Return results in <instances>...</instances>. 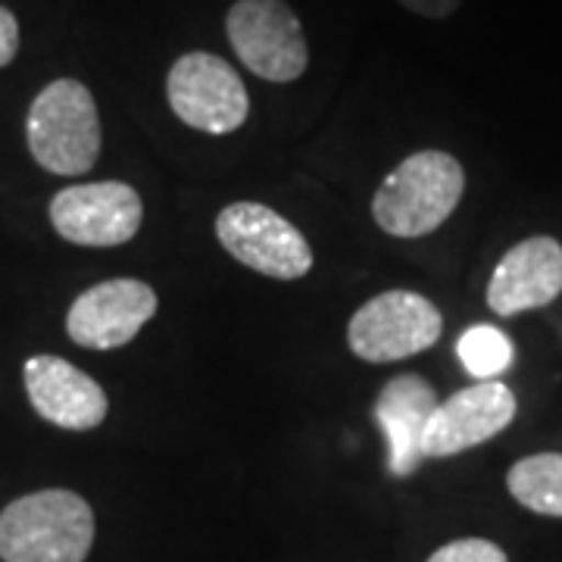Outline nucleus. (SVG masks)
Masks as SVG:
<instances>
[{
  "instance_id": "1",
  "label": "nucleus",
  "mask_w": 562,
  "mask_h": 562,
  "mask_svg": "<svg viewBox=\"0 0 562 562\" xmlns=\"http://www.w3.org/2000/svg\"><path fill=\"white\" fill-rule=\"evenodd\" d=\"M465 191V172L453 154L419 150L387 172L372 198V220L391 238H425L450 220Z\"/></svg>"
},
{
  "instance_id": "2",
  "label": "nucleus",
  "mask_w": 562,
  "mask_h": 562,
  "mask_svg": "<svg viewBox=\"0 0 562 562\" xmlns=\"http://www.w3.org/2000/svg\"><path fill=\"white\" fill-rule=\"evenodd\" d=\"M94 543V513L72 491H38L0 513L3 562H85Z\"/></svg>"
},
{
  "instance_id": "3",
  "label": "nucleus",
  "mask_w": 562,
  "mask_h": 562,
  "mask_svg": "<svg viewBox=\"0 0 562 562\" xmlns=\"http://www.w3.org/2000/svg\"><path fill=\"white\" fill-rule=\"evenodd\" d=\"M29 150L54 176H81L101 157V113L79 79L50 81L29 106Z\"/></svg>"
},
{
  "instance_id": "4",
  "label": "nucleus",
  "mask_w": 562,
  "mask_h": 562,
  "mask_svg": "<svg viewBox=\"0 0 562 562\" xmlns=\"http://www.w3.org/2000/svg\"><path fill=\"white\" fill-rule=\"evenodd\" d=\"M225 35L238 60L266 81H297L310 66L303 25L284 0H238L225 16Z\"/></svg>"
},
{
  "instance_id": "5",
  "label": "nucleus",
  "mask_w": 562,
  "mask_h": 562,
  "mask_svg": "<svg viewBox=\"0 0 562 562\" xmlns=\"http://www.w3.org/2000/svg\"><path fill=\"white\" fill-rule=\"evenodd\" d=\"M216 238L228 257L269 279L297 281L313 269V250L301 228L266 203H228L216 216Z\"/></svg>"
},
{
  "instance_id": "6",
  "label": "nucleus",
  "mask_w": 562,
  "mask_h": 562,
  "mask_svg": "<svg viewBox=\"0 0 562 562\" xmlns=\"http://www.w3.org/2000/svg\"><path fill=\"white\" fill-rule=\"evenodd\" d=\"M166 98L184 125L206 135H232L250 113V98L235 66L206 50H191L172 63Z\"/></svg>"
},
{
  "instance_id": "7",
  "label": "nucleus",
  "mask_w": 562,
  "mask_h": 562,
  "mask_svg": "<svg viewBox=\"0 0 562 562\" xmlns=\"http://www.w3.org/2000/svg\"><path fill=\"white\" fill-rule=\"evenodd\" d=\"M438 306L416 291H384L366 301L347 325L350 350L366 362H397L441 338Z\"/></svg>"
},
{
  "instance_id": "8",
  "label": "nucleus",
  "mask_w": 562,
  "mask_h": 562,
  "mask_svg": "<svg viewBox=\"0 0 562 562\" xmlns=\"http://www.w3.org/2000/svg\"><path fill=\"white\" fill-rule=\"evenodd\" d=\"M144 203L125 181L72 184L50 201V222L63 241L79 247H120L138 235Z\"/></svg>"
},
{
  "instance_id": "9",
  "label": "nucleus",
  "mask_w": 562,
  "mask_h": 562,
  "mask_svg": "<svg viewBox=\"0 0 562 562\" xmlns=\"http://www.w3.org/2000/svg\"><path fill=\"white\" fill-rule=\"evenodd\" d=\"M157 291L140 279H110L88 288L66 313L69 338L88 350H116L138 338L157 313Z\"/></svg>"
},
{
  "instance_id": "10",
  "label": "nucleus",
  "mask_w": 562,
  "mask_h": 562,
  "mask_svg": "<svg viewBox=\"0 0 562 562\" xmlns=\"http://www.w3.org/2000/svg\"><path fill=\"white\" fill-rule=\"evenodd\" d=\"M519 403L513 391L497 379L462 387L453 397L438 403L422 435V457H457L462 450H472L479 443L501 435L509 422L516 419Z\"/></svg>"
},
{
  "instance_id": "11",
  "label": "nucleus",
  "mask_w": 562,
  "mask_h": 562,
  "mask_svg": "<svg viewBox=\"0 0 562 562\" xmlns=\"http://www.w3.org/2000/svg\"><path fill=\"white\" fill-rule=\"evenodd\" d=\"M22 375L35 413L57 428L91 431L110 413V401L101 384L63 357H50V353L32 357L25 362Z\"/></svg>"
},
{
  "instance_id": "12",
  "label": "nucleus",
  "mask_w": 562,
  "mask_h": 562,
  "mask_svg": "<svg viewBox=\"0 0 562 562\" xmlns=\"http://www.w3.org/2000/svg\"><path fill=\"white\" fill-rule=\"evenodd\" d=\"M562 294V244L557 238H528L509 247L487 281V306L497 316L541 310Z\"/></svg>"
},
{
  "instance_id": "13",
  "label": "nucleus",
  "mask_w": 562,
  "mask_h": 562,
  "mask_svg": "<svg viewBox=\"0 0 562 562\" xmlns=\"http://www.w3.org/2000/svg\"><path fill=\"white\" fill-rule=\"evenodd\" d=\"M435 409H438V394L422 375H397L382 387V397L375 403V419L391 447L387 462L394 475H409L425 460L422 435Z\"/></svg>"
},
{
  "instance_id": "14",
  "label": "nucleus",
  "mask_w": 562,
  "mask_h": 562,
  "mask_svg": "<svg viewBox=\"0 0 562 562\" xmlns=\"http://www.w3.org/2000/svg\"><path fill=\"white\" fill-rule=\"evenodd\" d=\"M506 487L525 509L562 519V453H535L506 472Z\"/></svg>"
},
{
  "instance_id": "15",
  "label": "nucleus",
  "mask_w": 562,
  "mask_h": 562,
  "mask_svg": "<svg viewBox=\"0 0 562 562\" xmlns=\"http://www.w3.org/2000/svg\"><path fill=\"white\" fill-rule=\"evenodd\" d=\"M457 353H460L462 366L469 369V375H475L479 382H491V379L503 375L516 357L513 341L494 325H472L469 331H462Z\"/></svg>"
},
{
  "instance_id": "16",
  "label": "nucleus",
  "mask_w": 562,
  "mask_h": 562,
  "mask_svg": "<svg viewBox=\"0 0 562 562\" xmlns=\"http://www.w3.org/2000/svg\"><path fill=\"white\" fill-rule=\"evenodd\" d=\"M428 562H509L506 553L494 541H482V538H462V541L443 543L438 547Z\"/></svg>"
},
{
  "instance_id": "17",
  "label": "nucleus",
  "mask_w": 562,
  "mask_h": 562,
  "mask_svg": "<svg viewBox=\"0 0 562 562\" xmlns=\"http://www.w3.org/2000/svg\"><path fill=\"white\" fill-rule=\"evenodd\" d=\"M16 54H20V22L7 7H0V69L16 60Z\"/></svg>"
},
{
  "instance_id": "18",
  "label": "nucleus",
  "mask_w": 562,
  "mask_h": 562,
  "mask_svg": "<svg viewBox=\"0 0 562 562\" xmlns=\"http://www.w3.org/2000/svg\"><path fill=\"white\" fill-rule=\"evenodd\" d=\"M397 3L425 20H447L460 10L462 0H397Z\"/></svg>"
}]
</instances>
